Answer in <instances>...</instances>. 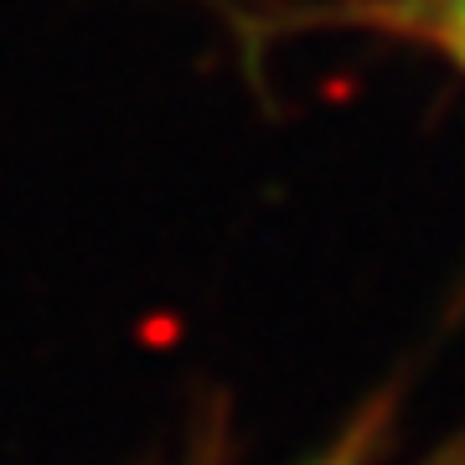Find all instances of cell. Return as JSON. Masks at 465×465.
Listing matches in <instances>:
<instances>
[{
    "instance_id": "obj_2",
    "label": "cell",
    "mask_w": 465,
    "mask_h": 465,
    "mask_svg": "<svg viewBox=\"0 0 465 465\" xmlns=\"http://www.w3.org/2000/svg\"><path fill=\"white\" fill-rule=\"evenodd\" d=\"M450 16H455V26H460V36H465V0H450Z\"/></svg>"
},
{
    "instance_id": "obj_1",
    "label": "cell",
    "mask_w": 465,
    "mask_h": 465,
    "mask_svg": "<svg viewBox=\"0 0 465 465\" xmlns=\"http://www.w3.org/2000/svg\"><path fill=\"white\" fill-rule=\"evenodd\" d=\"M362 445H367V434H351L347 445H336L321 465H367V460H362Z\"/></svg>"
}]
</instances>
